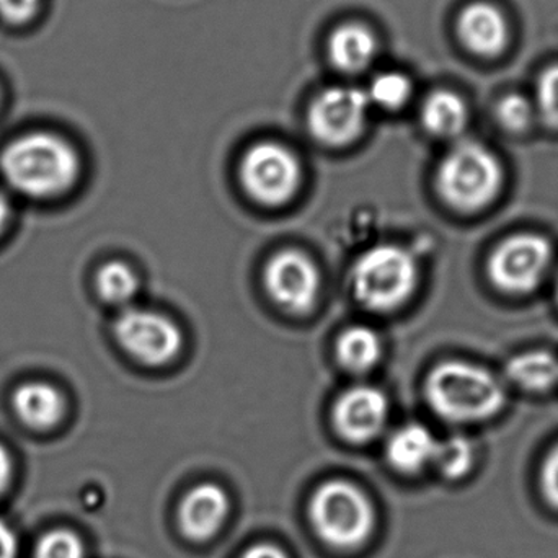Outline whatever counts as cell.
Returning a JSON list of instances; mask_svg holds the SVG:
<instances>
[{
	"label": "cell",
	"mask_w": 558,
	"mask_h": 558,
	"mask_svg": "<svg viewBox=\"0 0 558 558\" xmlns=\"http://www.w3.org/2000/svg\"><path fill=\"white\" fill-rule=\"evenodd\" d=\"M7 185L33 199L64 195L81 175L77 150L51 133H29L12 141L0 157Z\"/></svg>",
	"instance_id": "obj_1"
},
{
	"label": "cell",
	"mask_w": 558,
	"mask_h": 558,
	"mask_svg": "<svg viewBox=\"0 0 558 558\" xmlns=\"http://www.w3.org/2000/svg\"><path fill=\"white\" fill-rule=\"evenodd\" d=\"M425 393L433 412L451 423L485 422L507 403V390L492 371L459 360L439 363L426 377Z\"/></svg>",
	"instance_id": "obj_2"
},
{
	"label": "cell",
	"mask_w": 558,
	"mask_h": 558,
	"mask_svg": "<svg viewBox=\"0 0 558 558\" xmlns=\"http://www.w3.org/2000/svg\"><path fill=\"white\" fill-rule=\"evenodd\" d=\"M436 186L456 211H482L500 195L504 167L484 144L461 141L439 163Z\"/></svg>",
	"instance_id": "obj_3"
},
{
	"label": "cell",
	"mask_w": 558,
	"mask_h": 558,
	"mask_svg": "<svg viewBox=\"0 0 558 558\" xmlns=\"http://www.w3.org/2000/svg\"><path fill=\"white\" fill-rule=\"evenodd\" d=\"M308 514L318 537L337 549H354L366 543L376 524L369 498L344 481L320 485L312 497Z\"/></svg>",
	"instance_id": "obj_4"
},
{
	"label": "cell",
	"mask_w": 558,
	"mask_h": 558,
	"mask_svg": "<svg viewBox=\"0 0 558 558\" xmlns=\"http://www.w3.org/2000/svg\"><path fill=\"white\" fill-rule=\"evenodd\" d=\"M354 295L364 307L384 312L409 301L418 284V265L405 248L379 245L361 255L353 268Z\"/></svg>",
	"instance_id": "obj_5"
},
{
	"label": "cell",
	"mask_w": 558,
	"mask_h": 558,
	"mask_svg": "<svg viewBox=\"0 0 558 558\" xmlns=\"http://www.w3.org/2000/svg\"><path fill=\"white\" fill-rule=\"evenodd\" d=\"M553 255V245L543 235H513L492 252L488 278L495 288L507 294H527L543 282Z\"/></svg>",
	"instance_id": "obj_6"
},
{
	"label": "cell",
	"mask_w": 558,
	"mask_h": 558,
	"mask_svg": "<svg viewBox=\"0 0 558 558\" xmlns=\"http://www.w3.org/2000/svg\"><path fill=\"white\" fill-rule=\"evenodd\" d=\"M241 179L248 195L262 205H284L301 186V163L288 147L265 141L245 153Z\"/></svg>",
	"instance_id": "obj_7"
},
{
	"label": "cell",
	"mask_w": 558,
	"mask_h": 558,
	"mask_svg": "<svg viewBox=\"0 0 558 558\" xmlns=\"http://www.w3.org/2000/svg\"><path fill=\"white\" fill-rule=\"evenodd\" d=\"M369 108L366 92L361 88L350 85L325 88L308 108V130L327 146H347L363 133Z\"/></svg>",
	"instance_id": "obj_8"
},
{
	"label": "cell",
	"mask_w": 558,
	"mask_h": 558,
	"mask_svg": "<svg viewBox=\"0 0 558 558\" xmlns=\"http://www.w3.org/2000/svg\"><path fill=\"white\" fill-rule=\"evenodd\" d=\"M114 335L124 351L147 366H162L183 348L180 328L166 315L144 308H126L114 322Z\"/></svg>",
	"instance_id": "obj_9"
},
{
	"label": "cell",
	"mask_w": 558,
	"mask_h": 558,
	"mask_svg": "<svg viewBox=\"0 0 558 558\" xmlns=\"http://www.w3.org/2000/svg\"><path fill=\"white\" fill-rule=\"evenodd\" d=\"M265 286L278 305L294 314H302L311 311L317 301L320 275L307 255L284 251L268 262Z\"/></svg>",
	"instance_id": "obj_10"
},
{
	"label": "cell",
	"mask_w": 558,
	"mask_h": 558,
	"mask_svg": "<svg viewBox=\"0 0 558 558\" xmlns=\"http://www.w3.org/2000/svg\"><path fill=\"white\" fill-rule=\"evenodd\" d=\"M459 41L471 54L492 59L510 46L511 26L504 10L487 0H475L456 20Z\"/></svg>",
	"instance_id": "obj_11"
},
{
	"label": "cell",
	"mask_w": 558,
	"mask_h": 558,
	"mask_svg": "<svg viewBox=\"0 0 558 558\" xmlns=\"http://www.w3.org/2000/svg\"><path fill=\"white\" fill-rule=\"evenodd\" d=\"M387 415L389 403L379 389L369 386L353 387L335 403V428L347 441L361 445L383 432Z\"/></svg>",
	"instance_id": "obj_12"
},
{
	"label": "cell",
	"mask_w": 558,
	"mask_h": 558,
	"mask_svg": "<svg viewBox=\"0 0 558 558\" xmlns=\"http://www.w3.org/2000/svg\"><path fill=\"white\" fill-rule=\"evenodd\" d=\"M228 511V495L221 487L215 484L198 485L186 495L180 507V527L189 539L205 543L221 530Z\"/></svg>",
	"instance_id": "obj_13"
},
{
	"label": "cell",
	"mask_w": 558,
	"mask_h": 558,
	"mask_svg": "<svg viewBox=\"0 0 558 558\" xmlns=\"http://www.w3.org/2000/svg\"><path fill=\"white\" fill-rule=\"evenodd\" d=\"M379 41L369 26L348 22L337 26L328 38L331 64L344 74H361L376 61Z\"/></svg>",
	"instance_id": "obj_14"
},
{
	"label": "cell",
	"mask_w": 558,
	"mask_h": 558,
	"mask_svg": "<svg viewBox=\"0 0 558 558\" xmlns=\"http://www.w3.org/2000/svg\"><path fill=\"white\" fill-rule=\"evenodd\" d=\"M12 405L23 425L39 432L54 428L65 415V399L61 390L39 380L16 387Z\"/></svg>",
	"instance_id": "obj_15"
},
{
	"label": "cell",
	"mask_w": 558,
	"mask_h": 558,
	"mask_svg": "<svg viewBox=\"0 0 558 558\" xmlns=\"http://www.w3.org/2000/svg\"><path fill=\"white\" fill-rule=\"evenodd\" d=\"M438 439L426 426L410 423L397 429L387 441V459L403 474H416L433 465Z\"/></svg>",
	"instance_id": "obj_16"
},
{
	"label": "cell",
	"mask_w": 558,
	"mask_h": 558,
	"mask_svg": "<svg viewBox=\"0 0 558 558\" xmlns=\"http://www.w3.org/2000/svg\"><path fill=\"white\" fill-rule=\"evenodd\" d=\"M423 126L436 137H458L469 124V108L461 95L436 90L422 108Z\"/></svg>",
	"instance_id": "obj_17"
},
{
	"label": "cell",
	"mask_w": 558,
	"mask_h": 558,
	"mask_svg": "<svg viewBox=\"0 0 558 558\" xmlns=\"http://www.w3.org/2000/svg\"><path fill=\"white\" fill-rule=\"evenodd\" d=\"M505 374L521 389L546 392L558 384V356L547 350L524 351L508 361Z\"/></svg>",
	"instance_id": "obj_18"
},
{
	"label": "cell",
	"mask_w": 558,
	"mask_h": 558,
	"mask_svg": "<svg viewBox=\"0 0 558 558\" xmlns=\"http://www.w3.org/2000/svg\"><path fill=\"white\" fill-rule=\"evenodd\" d=\"M337 354L347 369L353 373H366L379 363L383 356V343L376 331L363 325H356L341 333Z\"/></svg>",
	"instance_id": "obj_19"
},
{
	"label": "cell",
	"mask_w": 558,
	"mask_h": 558,
	"mask_svg": "<svg viewBox=\"0 0 558 558\" xmlns=\"http://www.w3.org/2000/svg\"><path fill=\"white\" fill-rule=\"evenodd\" d=\"M474 464L475 449L468 436L452 435L445 441H438L433 465L441 472L442 477L459 481L474 469Z\"/></svg>",
	"instance_id": "obj_20"
},
{
	"label": "cell",
	"mask_w": 558,
	"mask_h": 558,
	"mask_svg": "<svg viewBox=\"0 0 558 558\" xmlns=\"http://www.w3.org/2000/svg\"><path fill=\"white\" fill-rule=\"evenodd\" d=\"M98 294L108 304L124 305L133 301L140 288V279L128 265L121 262H110L104 265L97 274Z\"/></svg>",
	"instance_id": "obj_21"
},
{
	"label": "cell",
	"mask_w": 558,
	"mask_h": 558,
	"mask_svg": "<svg viewBox=\"0 0 558 558\" xmlns=\"http://www.w3.org/2000/svg\"><path fill=\"white\" fill-rule=\"evenodd\" d=\"M364 92L371 107L376 105L384 110H399L412 97L413 84L402 72L386 71L379 72Z\"/></svg>",
	"instance_id": "obj_22"
},
{
	"label": "cell",
	"mask_w": 558,
	"mask_h": 558,
	"mask_svg": "<svg viewBox=\"0 0 558 558\" xmlns=\"http://www.w3.org/2000/svg\"><path fill=\"white\" fill-rule=\"evenodd\" d=\"M495 117L504 130L520 134L533 126L537 114L531 98L521 94H508L498 100Z\"/></svg>",
	"instance_id": "obj_23"
},
{
	"label": "cell",
	"mask_w": 558,
	"mask_h": 558,
	"mask_svg": "<svg viewBox=\"0 0 558 558\" xmlns=\"http://www.w3.org/2000/svg\"><path fill=\"white\" fill-rule=\"evenodd\" d=\"M537 118L558 130V62L541 72L533 98Z\"/></svg>",
	"instance_id": "obj_24"
},
{
	"label": "cell",
	"mask_w": 558,
	"mask_h": 558,
	"mask_svg": "<svg viewBox=\"0 0 558 558\" xmlns=\"http://www.w3.org/2000/svg\"><path fill=\"white\" fill-rule=\"evenodd\" d=\"M33 558H84V546L77 534L56 530L38 541Z\"/></svg>",
	"instance_id": "obj_25"
},
{
	"label": "cell",
	"mask_w": 558,
	"mask_h": 558,
	"mask_svg": "<svg viewBox=\"0 0 558 558\" xmlns=\"http://www.w3.org/2000/svg\"><path fill=\"white\" fill-rule=\"evenodd\" d=\"M541 490L550 507L558 510V445L550 449L541 469Z\"/></svg>",
	"instance_id": "obj_26"
},
{
	"label": "cell",
	"mask_w": 558,
	"mask_h": 558,
	"mask_svg": "<svg viewBox=\"0 0 558 558\" xmlns=\"http://www.w3.org/2000/svg\"><path fill=\"white\" fill-rule=\"evenodd\" d=\"M39 0H0V16L10 23H25L38 12Z\"/></svg>",
	"instance_id": "obj_27"
},
{
	"label": "cell",
	"mask_w": 558,
	"mask_h": 558,
	"mask_svg": "<svg viewBox=\"0 0 558 558\" xmlns=\"http://www.w3.org/2000/svg\"><path fill=\"white\" fill-rule=\"evenodd\" d=\"M19 554V541H16L15 531L0 520V558H16Z\"/></svg>",
	"instance_id": "obj_28"
},
{
	"label": "cell",
	"mask_w": 558,
	"mask_h": 558,
	"mask_svg": "<svg viewBox=\"0 0 558 558\" xmlns=\"http://www.w3.org/2000/svg\"><path fill=\"white\" fill-rule=\"evenodd\" d=\"M13 478V461L9 449L0 445V495L9 488Z\"/></svg>",
	"instance_id": "obj_29"
},
{
	"label": "cell",
	"mask_w": 558,
	"mask_h": 558,
	"mask_svg": "<svg viewBox=\"0 0 558 558\" xmlns=\"http://www.w3.org/2000/svg\"><path fill=\"white\" fill-rule=\"evenodd\" d=\"M242 558H288V556L277 546H271V544H258V546L248 549Z\"/></svg>",
	"instance_id": "obj_30"
},
{
	"label": "cell",
	"mask_w": 558,
	"mask_h": 558,
	"mask_svg": "<svg viewBox=\"0 0 558 558\" xmlns=\"http://www.w3.org/2000/svg\"><path fill=\"white\" fill-rule=\"evenodd\" d=\"M10 216H12V205H10L5 193L0 190V235L5 231L7 225H9L10 221Z\"/></svg>",
	"instance_id": "obj_31"
},
{
	"label": "cell",
	"mask_w": 558,
	"mask_h": 558,
	"mask_svg": "<svg viewBox=\"0 0 558 558\" xmlns=\"http://www.w3.org/2000/svg\"><path fill=\"white\" fill-rule=\"evenodd\" d=\"M557 301H558V277H557Z\"/></svg>",
	"instance_id": "obj_32"
}]
</instances>
